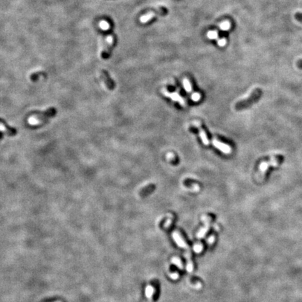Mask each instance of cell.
<instances>
[{
	"label": "cell",
	"instance_id": "1",
	"mask_svg": "<svg viewBox=\"0 0 302 302\" xmlns=\"http://www.w3.org/2000/svg\"><path fill=\"white\" fill-rule=\"evenodd\" d=\"M284 160V157L283 155H275L271 158L269 160L267 161H264L262 162L260 165L259 171L257 174V181H264V178H265L266 173L267 172L269 168L270 167H277L280 165L281 163Z\"/></svg>",
	"mask_w": 302,
	"mask_h": 302
},
{
	"label": "cell",
	"instance_id": "2",
	"mask_svg": "<svg viewBox=\"0 0 302 302\" xmlns=\"http://www.w3.org/2000/svg\"><path fill=\"white\" fill-rule=\"evenodd\" d=\"M262 94V90L260 88H256L253 90V92L250 94V96L247 99L240 101L235 105L236 110H243L244 109L248 108V107L255 104L260 99Z\"/></svg>",
	"mask_w": 302,
	"mask_h": 302
},
{
	"label": "cell",
	"instance_id": "3",
	"mask_svg": "<svg viewBox=\"0 0 302 302\" xmlns=\"http://www.w3.org/2000/svg\"><path fill=\"white\" fill-rule=\"evenodd\" d=\"M57 114V109L54 107L48 109L46 111H43V113H39L35 115H33L30 118V123L32 125H40V124L44 123L45 122L48 121L49 119L52 118L55 116Z\"/></svg>",
	"mask_w": 302,
	"mask_h": 302
},
{
	"label": "cell",
	"instance_id": "4",
	"mask_svg": "<svg viewBox=\"0 0 302 302\" xmlns=\"http://www.w3.org/2000/svg\"><path fill=\"white\" fill-rule=\"evenodd\" d=\"M167 11L166 9H164V8H160V9H159L158 10L149 12V13L146 14V15H144L141 18L140 20L142 23H146V22L150 21L151 19H152L155 16L164 15V14L167 13Z\"/></svg>",
	"mask_w": 302,
	"mask_h": 302
},
{
	"label": "cell",
	"instance_id": "5",
	"mask_svg": "<svg viewBox=\"0 0 302 302\" xmlns=\"http://www.w3.org/2000/svg\"><path fill=\"white\" fill-rule=\"evenodd\" d=\"M113 37L112 35H109V36L106 37V41H105V45L102 53V58L104 59L109 58V57L111 55V49H112L113 48Z\"/></svg>",
	"mask_w": 302,
	"mask_h": 302
},
{
	"label": "cell",
	"instance_id": "6",
	"mask_svg": "<svg viewBox=\"0 0 302 302\" xmlns=\"http://www.w3.org/2000/svg\"><path fill=\"white\" fill-rule=\"evenodd\" d=\"M100 73H101V78H102L103 81L104 82V83L106 84L107 88L111 90H113L115 86V83L112 79H111V78L110 77V76H109L108 72L105 71V70H102Z\"/></svg>",
	"mask_w": 302,
	"mask_h": 302
},
{
	"label": "cell",
	"instance_id": "7",
	"mask_svg": "<svg viewBox=\"0 0 302 302\" xmlns=\"http://www.w3.org/2000/svg\"><path fill=\"white\" fill-rule=\"evenodd\" d=\"M0 131L4 132L7 135L13 136L17 134V130L15 128L9 127L4 122L0 121Z\"/></svg>",
	"mask_w": 302,
	"mask_h": 302
},
{
	"label": "cell",
	"instance_id": "8",
	"mask_svg": "<svg viewBox=\"0 0 302 302\" xmlns=\"http://www.w3.org/2000/svg\"><path fill=\"white\" fill-rule=\"evenodd\" d=\"M213 146L217 148L219 150L222 151V152H224L225 154H229L231 152V148L230 146H229L228 145L223 144L222 142L214 140L213 141Z\"/></svg>",
	"mask_w": 302,
	"mask_h": 302
},
{
	"label": "cell",
	"instance_id": "9",
	"mask_svg": "<svg viewBox=\"0 0 302 302\" xmlns=\"http://www.w3.org/2000/svg\"><path fill=\"white\" fill-rule=\"evenodd\" d=\"M163 93H164L167 97H170L172 100L176 101V102H179L182 106H185V102L184 101V99L178 94V93H170L167 92L166 90H163Z\"/></svg>",
	"mask_w": 302,
	"mask_h": 302
},
{
	"label": "cell",
	"instance_id": "10",
	"mask_svg": "<svg viewBox=\"0 0 302 302\" xmlns=\"http://www.w3.org/2000/svg\"><path fill=\"white\" fill-rule=\"evenodd\" d=\"M173 238L175 239V241L178 243L180 247H182L183 248H185V249H188V245L186 243V242L184 241L183 238L180 234L179 233H178L177 231H175V232L173 233Z\"/></svg>",
	"mask_w": 302,
	"mask_h": 302
},
{
	"label": "cell",
	"instance_id": "11",
	"mask_svg": "<svg viewBox=\"0 0 302 302\" xmlns=\"http://www.w3.org/2000/svg\"><path fill=\"white\" fill-rule=\"evenodd\" d=\"M194 125H196V127H198L199 131V136L201 137V139H202V142H203V144L204 145H206V146H207V145L209 144V141H208V138H207V136H206V132H204V130L202 129V127L199 125V124L198 122H194Z\"/></svg>",
	"mask_w": 302,
	"mask_h": 302
},
{
	"label": "cell",
	"instance_id": "12",
	"mask_svg": "<svg viewBox=\"0 0 302 302\" xmlns=\"http://www.w3.org/2000/svg\"><path fill=\"white\" fill-rule=\"evenodd\" d=\"M203 220H206V225H205V227H203V228H202L199 231V232L198 233L197 237L199 238L203 237L204 234H205L206 233V231L208 230V228H209V226H210V222L211 221V218H210V217H206V218H203Z\"/></svg>",
	"mask_w": 302,
	"mask_h": 302
},
{
	"label": "cell",
	"instance_id": "13",
	"mask_svg": "<svg viewBox=\"0 0 302 302\" xmlns=\"http://www.w3.org/2000/svg\"><path fill=\"white\" fill-rule=\"evenodd\" d=\"M155 189V185H153V184H150V185L146 186V187L143 188L141 190V192H139V195L141 196H145L148 195V194L151 193L152 192H153Z\"/></svg>",
	"mask_w": 302,
	"mask_h": 302
},
{
	"label": "cell",
	"instance_id": "14",
	"mask_svg": "<svg viewBox=\"0 0 302 302\" xmlns=\"http://www.w3.org/2000/svg\"><path fill=\"white\" fill-rule=\"evenodd\" d=\"M183 86L184 88H185V90L187 91V92H192V86L191 83H190L189 80L187 78H184L183 80Z\"/></svg>",
	"mask_w": 302,
	"mask_h": 302
},
{
	"label": "cell",
	"instance_id": "15",
	"mask_svg": "<svg viewBox=\"0 0 302 302\" xmlns=\"http://www.w3.org/2000/svg\"><path fill=\"white\" fill-rule=\"evenodd\" d=\"M41 76H45V74L43 72H37V73L33 74L32 76H31V80L32 81H36L39 79V77H40Z\"/></svg>",
	"mask_w": 302,
	"mask_h": 302
},
{
	"label": "cell",
	"instance_id": "16",
	"mask_svg": "<svg viewBox=\"0 0 302 302\" xmlns=\"http://www.w3.org/2000/svg\"><path fill=\"white\" fill-rule=\"evenodd\" d=\"M154 293V289L152 288L151 286H148L146 288V295L148 298H150V299L152 300V295H153Z\"/></svg>",
	"mask_w": 302,
	"mask_h": 302
},
{
	"label": "cell",
	"instance_id": "17",
	"mask_svg": "<svg viewBox=\"0 0 302 302\" xmlns=\"http://www.w3.org/2000/svg\"><path fill=\"white\" fill-rule=\"evenodd\" d=\"M231 24L229 22H222V24L220 25V28L222 30H228L229 28H230Z\"/></svg>",
	"mask_w": 302,
	"mask_h": 302
},
{
	"label": "cell",
	"instance_id": "18",
	"mask_svg": "<svg viewBox=\"0 0 302 302\" xmlns=\"http://www.w3.org/2000/svg\"><path fill=\"white\" fill-rule=\"evenodd\" d=\"M208 37L209 39H214L218 38V32L216 31H211L208 33Z\"/></svg>",
	"mask_w": 302,
	"mask_h": 302
},
{
	"label": "cell",
	"instance_id": "19",
	"mask_svg": "<svg viewBox=\"0 0 302 302\" xmlns=\"http://www.w3.org/2000/svg\"><path fill=\"white\" fill-rule=\"evenodd\" d=\"M191 98H192V100L194 101V102H198V101L201 99V94L198 92L193 93V94H192V95Z\"/></svg>",
	"mask_w": 302,
	"mask_h": 302
},
{
	"label": "cell",
	"instance_id": "20",
	"mask_svg": "<svg viewBox=\"0 0 302 302\" xmlns=\"http://www.w3.org/2000/svg\"><path fill=\"white\" fill-rule=\"evenodd\" d=\"M295 19L300 22H302V13H297L295 15Z\"/></svg>",
	"mask_w": 302,
	"mask_h": 302
},
{
	"label": "cell",
	"instance_id": "21",
	"mask_svg": "<svg viewBox=\"0 0 302 302\" xmlns=\"http://www.w3.org/2000/svg\"><path fill=\"white\" fill-rule=\"evenodd\" d=\"M172 262H173V263H175V264H176L178 266H180V267H182V264H181V260L178 259V258H173V259L172 260Z\"/></svg>",
	"mask_w": 302,
	"mask_h": 302
},
{
	"label": "cell",
	"instance_id": "22",
	"mask_svg": "<svg viewBox=\"0 0 302 302\" xmlns=\"http://www.w3.org/2000/svg\"><path fill=\"white\" fill-rule=\"evenodd\" d=\"M194 250H195V252H196V253H199V252H200L201 250H202V245H201V244H198V245H195V247L194 248Z\"/></svg>",
	"mask_w": 302,
	"mask_h": 302
},
{
	"label": "cell",
	"instance_id": "23",
	"mask_svg": "<svg viewBox=\"0 0 302 302\" xmlns=\"http://www.w3.org/2000/svg\"><path fill=\"white\" fill-rule=\"evenodd\" d=\"M226 42L227 41H226V39H220V40H218V44H219V45H220V46H223V45H225Z\"/></svg>",
	"mask_w": 302,
	"mask_h": 302
},
{
	"label": "cell",
	"instance_id": "24",
	"mask_svg": "<svg viewBox=\"0 0 302 302\" xmlns=\"http://www.w3.org/2000/svg\"><path fill=\"white\" fill-rule=\"evenodd\" d=\"M171 222H172V218H169L168 220H167V222H165V225H164V227H169V225H171Z\"/></svg>",
	"mask_w": 302,
	"mask_h": 302
},
{
	"label": "cell",
	"instance_id": "25",
	"mask_svg": "<svg viewBox=\"0 0 302 302\" xmlns=\"http://www.w3.org/2000/svg\"><path fill=\"white\" fill-rule=\"evenodd\" d=\"M297 65L298 68H299V69H302V60H299L297 61Z\"/></svg>",
	"mask_w": 302,
	"mask_h": 302
},
{
	"label": "cell",
	"instance_id": "26",
	"mask_svg": "<svg viewBox=\"0 0 302 302\" xmlns=\"http://www.w3.org/2000/svg\"><path fill=\"white\" fill-rule=\"evenodd\" d=\"M55 302H61V301H55Z\"/></svg>",
	"mask_w": 302,
	"mask_h": 302
}]
</instances>
